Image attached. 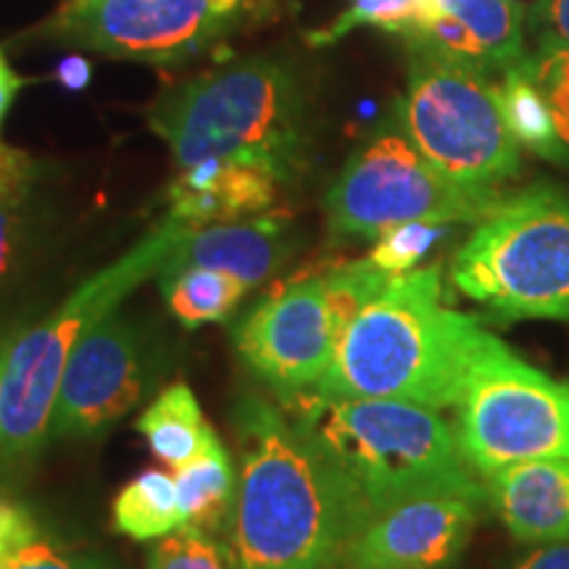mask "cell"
I'll return each instance as SVG.
<instances>
[{"label": "cell", "instance_id": "6da1fadb", "mask_svg": "<svg viewBox=\"0 0 569 569\" xmlns=\"http://www.w3.org/2000/svg\"><path fill=\"white\" fill-rule=\"evenodd\" d=\"M240 569H340L367 511L317 440L282 407L248 393L232 409Z\"/></svg>", "mask_w": 569, "mask_h": 569}, {"label": "cell", "instance_id": "7a4b0ae2", "mask_svg": "<svg viewBox=\"0 0 569 569\" xmlns=\"http://www.w3.org/2000/svg\"><path fill=\"white\" fill-rule=\"evenodd\" d=\"M486 332L443 301L438 264L411 269L390 277L346 327L315 393L457 407Z\"/></svg>", "mask_w": 569, "mask_h": 569}, {"label": "cell", "instance_id": "3957f363", "mask_svg": "<svg viewBox=\"0 0 569 569\" xmlns=\"http://www.w3.org/2000/svg\"><path fill=\"white\" fill-rule=\"evenodd\" d=\"M148 127L180 169L206 159L243 161L293 184L309 156L303 84L288 63L264 56L230 61L167 90L148 109Z\"/></svg>", "mask_w": 569, "mask_h": 569}, {"label": "cell", "instance_id": "277c9868", "mask_svg": "<svg viewBox=\"0 0 569 569\" xmlns=\"http://www.w3.org/2000/svg\"><path fill=\"white\" fill-rule=\"evenodd\" d=\"M282 409L338 467L367 517L422 493H465L486 501L438 409L390 398H332L306 390Z\"/></svg>", "mask_w": 569, "mask_h": 569}, {"label": "cell", "instance_id": "5b68a950", "mask_svg": "<svg viewBox=\"0 0 569 569\" xmlns=\"http://www.w3.org/2000/svg\"><path fill=\"white\" fill-rule=\"evenodd\" d=\"M184 227L167 217L130 251L90 274L46 319L13 330L0 393V475L21 472L40 457L51 440L56 398L74 346L84 332L119 311L142 282L159 277Z\"/></svg>", "mask_w": 569, "mask_h": 569}, {"label": "cell", "instance_id": "8992f818", "mask_svg": "<svg viewBox=\"0 0 569 569\" xmlns=\"http://www.w3.org/2000/svg\"><path fill=\"white\" fill-rule=\"evenodd\" d=\"M451 280L503 319L569 322V193L536 184L501 198L453 256Z\"/></svg>", "mask_w": 569, "mask_h": 569}, {"label": "cell", "instance_id": "52a82bcc", "mask_svg": "<svg viewBox=\"0 0 569 569\" xmlns=\"http://www.w3.org/2000/svg\"><path fill=\"white\" fill-rule=\"evenodd\" d=\"M396 124L440 174L461 188L498 193L522 167L501 106V84L482 71L411 53Z\"/></svg>", "mask_w": 569, "mask_h": 569}, {"label": "cell", "instance_id": "ba28073f", "mask_svg": "<svg viewBox=\"0 0 569 569\" xmlns=\"http://www.w3.org/2000/svg\"><path fill=\"white\" fill-rule=\"evenodd\" d=\"M459 409V448L475 475L538 459H569V382L528 365L486 332Z\"/></svg>", "mask_w": 569, "mask_h": 569}, {"label": "cell", "instance_id": "9c48e42d", "mask_svg": "<svg viewBox=\"0 0 569 569\" xmlns=\"http://www.w3.org/2000/svg\"><path fill=\"white\" fill-rule=\"evenodd\" d=\"M501 196L461 188L440 174L401 127L369 138L340 169L325 196L327 227L338 238L377 240L409 222H480Z\"/></svg>", "mask_w": 569, "mask_h": 569}, {"label": "cell", "instance_id": "30bf717a", "mask_svg": "<svg viewBox=\"0 0 569 569\" xmlns=\"http://www.w3.org/2000/svg\"><path fill=\"white\" fill-rule=\"evenodd\" d=\"M269 9L272 0H63L38 34L109 59L182 67L261 24Z\"/></svg>", "mask_w": 569, "mask_h": 569}, {"label": "cell", "instance_id": "8fae6325", "mask_svg": "<svg viewBox=\"0 0 569 569\" xmlns=\"http://www.w3.org/2000/svg\"><path fill=\"white\" fill-rule=\"evenodd\" d=\"M161 359L132 319L113 311L71 351L51 419V438H96L124 417L153 386Z\"/></svg>", "mask_w": 569, "mask_h": 569}, {"label": "cell", "instance_id": "7c38bea8", "mask_svg": "<svg viewBox=\"0 0 569 569\" xmlns=\"http://www.w3.org/2000/svg\"><path fill=\"white\" fill-rule=\"evenodd\" d=\"M234 348L246 367L288 401L315 390L338 348L325 280L309 277L256 303L234 325Z\"/></svg>", "mask_w": 569, "mask_h": 569}, {"label": "cell", "instance_id": "4fadbf2b", "mask_svg": "<svg viewBox=\"0 0 569 569\" xmlns=\"http://www.w3.org/2000/svg\"><path fill=\"white\" fill-rule=\"evenodd\" d=\"M480 498L422 493L375 511L353 532L340 569H451L472 538Z\"/></svg>", "mask_w": 569, "mask_h": 569}, {"label": "cell", "instance_id": "5bb4252c", "mask_svg": "<svg viewBox=\"0 0 569 569\" xmlns=\"http://www.w3.org/2000/svg\"><path fill=\"white\" fill-rule=\"evenodd\" d=\"M398 38L411 53L488 77H503L528 56L525 9L517 0H425Z\"/></svg>", "mask_w": 569, "mask_h": 569}, {"label": "cell", "instance_id": "9a60e30c", "mask_svg": "<svg viewBox=\"0 0 569 569\" xmlns=\"http://www.w3.org/2000/svg\"><path fill=\"white\" fill-rule=\"evenodd\" d=\"M293 248L296 234L280 213H261L240 222L203 227L188 224L159 274L206 267L238 277L240 282L253 288L272 277L293 256Z\"/></svg>", "mask_w": 569, "mask_h": 569}, {"label": "cell", "instance_id": "2e32d148", "mask_svg": "<svg viewBox=\"0 0 569 569\" xmlns=\"http://www.w3.org/2000/svg\"><path fill=\"white\" fill-rule=\"evenodd\" d=\"M280 188L274 174L253 163L206 159L169 182L167 217L190 227L253 219L272 211Z\"/></svg>", "mask_w": 569, "mask_h": 569}, {"label": "cell", "instance_id": "e0dca14e", "mask_svg": "<svg viewBox=\"0 0 569 569\" xmlns=\"http://www.w3.org/2000/svg\"><path fill=\"white\" fill-rule=\"evenodd\" d=\"M488 501L519 543L569 540V459H538L488 475Z\"/></svg>", "mask_w": 569, "mask_h": 569}, {"label": "cell", "instance_id": "ac0fdd59", "mask_svg": "<svg viewBox=\"0 0 569 569\" xmlns=\"http://www.w3.org/2000/svg\"><path fill=\"white\" fill-rule=\"evenodd\" d=\"M174 486L190 528L206 532L230 528L238 503V467L217 432L193 459L174 469Z\"/></svg>", "mask_w": 569, "mask_h": 569}, {"label": "cell", "instance_id": "d6986e66", "mask_svg": "<svg viewBox=\"0 0 569 569\" xmlns=\"http://www.w3.org/2000/svg\"><path fill=\"white\" fill-rule=\"evenodd\" d=\"M138 430L163 465L182 467L206 446L213 427L206 422L201 403L190 386L174 382L153 398L138 419Z\"/></svg>", "mask_w": 569, "mask_h": 569}, {"label": "cell", "instance_id": "ffe728a7", "mask_svg": "<svg viewBox=\"0 0 569 569\" xmlns=\"http://www.w3.org/2000/svg\"><path fill=\"white\" fill-rule=\"evenodd\" d=\"M117 532L132 540H159L184 528V511L177 493L174 475L148 469L119 490L111 507Z\"/></svg>", "mask_w": 569, "mask_h": 569}, {"label": "cell", "instance_id": "44dd1931", "mask_svg": "<svg viewBox=\"0 0 569 569\" xmlns=\"http://www.w3.org/2000/svg\"><path fill=\"white\" fill-rule=\"evenodd\" d=\"M159 284L169 311L188 330L211 322H224L238 309L248 290V284L240 282L238 277L206 267L159 274Z\"/></svg>", "mask_w": 569, "mask_h": 569}, {"label": "cell", "instance_id": "7402d4cb", "mask_svg": "<svg viewBox=\"0 0 569 569\" xmlns=\"http://www.w3.org/2000/svg\"><path fill=\"white\" fill-rule=\"evenodd\" d=\"M501 106L509 130L528 151L551 161H567V148L561 146L551 109L540 90L522 69L515 67L501 77Z\"/></svg>", "mask_w": 569, "mask_h": 569}, {"label": "cell", "instance_id": "603a6c76", "mask_svg": "<svg viewBox=\"0 0 569 569\" xmlns=\"http://www.w3.org/2000/svg\"><path fill=\"white\" fill-rule=\"evenodd\" d=\"M40 172L0 182V293L24 267L34 234V184Z\"/></svg>", "mask_w": 569, "mask_h": 569}, {"label": "cell", "instance_id": "cb8c5ba5", "mask_svg": "<svg viewBox=\"0 0 569 569\" xmlns=\"http://www.w3.org/2000/svg\"><path fill=\"white\" fill-rule=\"evenodd\" d=\"M146 569H240V559L234 546L217 538V532L184 525L156 540Z\"/></svg>", "mask_w": 569, "mask_h": 569}, {"label": "cell", "instance_id": "d4e9b609", "mask_svg": "<svg viewBox=\"0 0 569 569\" xmlns=\"http://www.w3.org/2000/svg\"><path fill=\"white\" fill-rule=\"evenodd\" d=\"M388 272H382L372 259H359L351 264H343L332 272H327L325 280V293L327 306H330L332 325H336L338 338L343 336L346 327L361 315V309L382 293V288L390 282Z\"/></svg>", "mask_w": 569, "mask_h": 569}, {"label": "cell", "instance_id": "484cf974", "mask_svg": "<svg viewBox=\"0 0 569 569\" xmlns=\"http://www.w3.org/2000/svg\"><path fill=\"white\" fill-rule=\"evenodd\" d=\"M519 69L549 103L557 134L569 156V42H536Z\"/></svg>", "mask_w": 569, "mask_h": 569}, {"label": "cell", "instance_id": "4316f807", "mask_svg": "<svg viewBox=\"0 0 569 569\" xmlns=\"http://www.w3.org/2000/svg\"><path fill=\"white\" fill-rule=\"evenodd\" d=\"M425 0H351V6L340 13L325 30L311 32V46H336L359 27H377L390 34H398L411 19L422 11Z\"/></svg>", "mask_w": 569, "mask_h": 569}, {"label": "cell", "instance_id": "83f0119b", "mask_svg": "<svg viewBox=\"0 0 569 569\" xmlns=\"http://www.w3.org/2000/svg\"><path fill=\"white\" fill-rule=\"evenodd\" d=\"M448 227L446 224H425V222H409L377 238V243L369 253L382 272L388 274H403L417 269L419 261L430 253V248L443 238Z\"/></svg>", "mask_w": 569, "mask_h": 569}, {"label": "cell", "instance_id": "f1b7e54d", "mask_svg": "<svg viewBox=\"0 0 569 569\" xmlns=\"http://www.w3.org/2000/svg\"><path fill=\"white\" fill-rule=\"evenodd\" d=\"M3 569H106V565L90 553L67 549L46 530H40L38 536L11 553Z\"/></svg>", "mask_w": 569, "mask_h": 569}, {"label": "cell", "instance_id": "f546056e", "mask_svg": "<svg viewBox=\"0 0 569 569\" xmlns=\"http://www.w3.org/2000/svg\"><path fill=\"white\" fill-rule=\"evenodd\" d=\"M42 528L30 507L13 501L9 496H0V569L19 546L38 536Z\"/></svg>", "mask_w": 569, "mask_h": 569}, {"label": "cell", "instance_id": "4dcf8cb0", "mask_svg": "<svg viewBox=\"0 0 569 569\" xmlns=\"http://www.w3.org/2000/svg\"><path fill=\"white\" fill-rule=\"evenodd\" d=\"M525 27L536 42H569V0H536L525 11Z\"/></svg>", "mask_w": 569, "mask_h": 569}, {"label": "cell", "instance_id": "1f68e13d", "mask_svg": "<svg viewBox=\"0 0 569 569\" xmlns=\"http://www.w3.org/2000/svg\"><path fill=\"white\" fill-rule=\"evenodd\" d=\"M509 569H569V540L536 546L530 553L519 557Z\"/></svg>", "mask_w": 569, "mask_h": 569}, {"label": "cell", "instance_id": "d6a6232c", "mask_svg": "<svg viewBox=\"0 0 569 569\" xmlns=\"http://www.w3.org/2000/svg\"><path fill=\"white\" fill-rule=\"evenodd\" d=\"M34 172H40V169H38V161H34L30 153L0 142V182L13 180V177L34 174Z\"/></svg>", "mask_w": 569, "mask_h": 569}, {"label": "cell", "instance_id": "836d02e7", "mask_svg": "<svg viewBox=\"0 0 569 569\" xmlns=\"http://www.w3.org/2000/svg\"><path fill=\"white\" fill-rule=\"evenodd\" d=\"M24 84H27V80L13 71L9 59H6L3 48H0V127H3L6 113L11 111V106H13V101H17V96Z\"/></svg>", "mask_w": 569, "mask_h": 569}, {"label": "cell", "instance_id": "e575fe53", "mask_svg": "<svg viewBox=\"0 0 569 569\" xmlns=\"http://www.w3.org/2000/svg\"><path fill=\"white\" fill-rule=\"evenodd\" d=\"M13 330H0V393H3V369H6V356H9Z\"/></svg>", "mask_w": 569, "mask_h": 569}]
</instances>
